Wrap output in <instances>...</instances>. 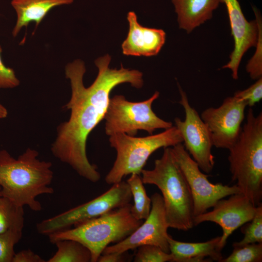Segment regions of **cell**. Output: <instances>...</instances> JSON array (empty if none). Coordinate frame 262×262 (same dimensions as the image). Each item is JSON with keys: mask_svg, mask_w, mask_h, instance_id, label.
Returning <instances> with one entry per match:
<instances>
[{"mask_svg": "<svg viewBox=\"0 0 262 262\" xmlns=\"http://www.w3.org/2000/svg\"><path fill=\"white\" fill-rule=\"evenodd\" d=\"M174 157L190 189L193 200L194 217L207 211L220 199L241 193L237 185L213 183L193 159L182 143L172 148Z\"/></svg>", "mask_w": 262, "mask_h": 262, "instance_id": "9", "label": "cell"}, {"mask_svg": "<svg viewBox=\"0 0 262 262\" xmlns=\"http://www.w3.org/2000/svg\"><path fill=\"white\" fill-rule=\"evenodd\" d=\"M181 133L176 126L162 132L143 137L125 133L110 136L109 142L117 155L113 167L105 177L107 184H113L133 173L140 175L150 156L162 147H174L182 143Z\"/></svg>", "mask_w": 262, "mask_h": 262, "instance_id": "6", "label": "cell"}, {"mask_svg": "<svg viewBox=\"0 0 262 262\" xmlns=\"http://www.w3.org/2000/svg\"><path fill=\"white\" fill-rule=\"evenodd\" d=\"M54 244L57 250L48 262H91L90 251L78 241L63 239Z\"/></svg>", "mask_w": 262, "mask_h": 262, "instance_id": "19", "label": "cell"}, {"mask_svg": "<svg viewBox=\"0 0 262 262\" xmlns=\"http://www.w3.org/2000/svg\"><path fill=\"white\" fill-rule=\"evenodd\" d=\"M159 95L156 91L150 98L140 102L129 101L122 95L110 98L104 118L106 134L111 136L121 132L134 136L138 130H144L152 134L157 129L172 127V122L160 118L152 109V104Z\"/></svg>", "mask_w": 262, "mask_h": 262, "instance_id": "7", "label": "cell"}, {"mask_svg": "<svg viewBox=\"0 0 262 262\" xmlns=\"http://www.w3.org/2000/svg\"><path fill=\"white\" fill-rule=\"evenodd\" d=\"M131 175L127 180L133 200L131 212L135 219L144 220L147 218L150 212L151 197L147 194L140 175L135 173Z\"/></svg>", "mask_w": 262, "mask_h": 262, "instance_id": "20", "label": "cell"}, {"mask_svg": "<svg viewBox=\"0 0 262 262\" xmlns=\"http://www.w3.org/2000/svg\"><path fill=\"white\" fill-rule=\"evenodd\" d=\"M220 236L208 241L200 243H188L174 239L169 234L168 242L172 262H200L215 261L220 262L223 258L221 251L218 249Z\"/></svg>", "mask_w": 262, "mask_h": 262, "instance_id": "16", "label": "cell"}, {"mask_svg": "<svg viewBox=\"0 0 262 262\" xmlns=\"http://www.w3.org/2000/svg\"><path fill=\"white\" fill-rule=\"evenodd\" d=\"M253 10L256 16V21L259 27V35L256 52L248 62L246 70L249 74L250 78L253 80H258L262 77V19L256 9L253 8Z\"/></svg>", "mask_w": 262, "mask_h": 262, "instance_id": "24", "label": "cell"}, {"mask_svg": "<svg viewBox=\"0 0 262 262\" xmlns=\"http://www.w3.org/2000/svg\"><path fill=\"white\" fill-rule=\"evenodd\" d=\"M2 49L0 45V88H14L19 85V80L16 77L14 70L6 67L1 58Z\"/></svg>", "mask_w": 262, "mask_h": 262, "instance_id": "28", "label": "cell"}, {"mask_svg": "<svg viewBox=\"0 0 262 262\" xmlns=\"http://www.w3.org/2000/svg\"><path fill=\"white\" fill-rule=\"evenodd\" d=\"M232 253L219 262H261L262 243L233 246Z\"/></svg>", "mask_w": 262, "mask_h": 262, "instance_id": "23", "label": "cell"}, {"mask_svg": "<svg viewBox=\"0 0 262 262\" xmlns=\"http://www.w3.org/2000/svg\"><path fill=\"white\" fill-rule=\"evenodd\" d=\"M7 109L0 103V119L5 118L7 116Z\"/></svg>", "mask_w": 262, "mask_h": 262, "instance_id": "31", "label": "cell"}, {"mask_svg": "<svg viewBox=\"0 0 262 262\" xmlns=\"http://www.w3.org/2000/svg\"><path fill=\"white\" fill-rule=\"evenodd\" d=\"M180 29L187 33L211 19L221 0H172Z\"/></svg>", "mask_w": 262, "mask_h": 262, "instance_id": "17", "label": "cell"}, {"mask_svg": "<svg viewBox=\"0 0 262 262\" xmlns=\"http://www.w3.org/2000/svg\"><path fill=\"white\" fill-rule=\"evenodd\" d=\"M246 103L235 97L226 98L218 107H209L200 115L210 132L213 146L229 148L242 129Z\"/></svg>", "mask_w": 262, "mask_h": 262, "instance_id": "11", "label": "cell"}, {"mask_svg": "<svg viewBox=\"0 0 262 262\" xmlns=\"http://www.w3.org/2000/svg\"><path fill=\"white\" fill-rule=\"evenodd\" d=\"M38 155L37 150L29 147L16 159L6 150H0V196L35 212L42 209L36 197L54 193L50 186L53 178L52 164L40 160Z\"/></svg>", "mask_w": 262, "mask_h": 262, "instance_id": "2", "label": "cell"}, {"mask_svg": "<svg viewBox=\"0 0 262 262\" xmlns=\"http://www.w3.org/2000/svg\"></svg>", "mask_w": 262, "mask_h": 262, "instance_id": "32", "label": "cell"}, {"mask_svg": "<svg viewBox=\"0 0 262 262\" xmlns=\"http://www.w3.org/2000/svg\"><path fill=\"white\" fill-rule=\"evenodd\" d=\"M127 252L102 254L98 258V262H123L128 261Z\"/></svg>", "mask_w": 262, "mask_h": 262, "instance_id": "30", "label": "cell"}, {"mask_svg": "<svg viewBox=\"0 0 262 262\" xmlns=\"http://www.w3.org/2000/svg\"><path fill=\"white\" fill-rule=\"evenodd\" d=\"M129 30L121 48L127 56L150 57L156 55L164 46L166 34L162 29L142 26L138 22L136 14L128 13Z\"/></svg>", "mask_w": 262, "mask_h": 262, "instance_id": "15", "label": "cell"}, {"mask_svg": "<svg viewBox=\"0 0 262 262\" xmlns=\"http://www.w3.org/2000/svg\"><path fill=\"white\" fill-rule=\"evenodd\" d=\"M22 230H9L0 233V262H12L15 246L20 240Z\"/></svg>", "mask_w": 262, "mask_h": 262, "instance_id": "26", "label": "cell"}, {"mask_svg": "<svg viewBox=\"0 0 262 262\" xmlns=\"http://www.w3.org/2000/svg\"><path fill=\"white\" fill-rule=\"evenodd\" d=\"M112 185L109 189L90 201L38 223L37 232L48 236L130 203L132 195L127 181L122 180Z\"/></svg>", "mask_w": 262, "mask_h": 262, "instance_id": "8", "label": "cell"}, {"mask_svg": "<svg viewBox=\"0 0 262 262\" xmlns=\"http://www.w3.org/2000/svg\"><path fill=\"white\" fill-rule=\"evenodd\" d=\"M241 231L244 234L243 239L234 243L233 246H241L251 243H262V205L256 207L253 218L242 226Z\"/></svg>", "mask_w": 262, "mask_h": 262, "instance_id": "22", "label": "cell"}, {"mask_svg": "<svg viewBox=\"0 0 262 262\" xmlns=\"http://www.w3.org/2000/svg\"><path fill=\"white\" fill-rule=\"evenodd\" d=\"M178 87L180 95L179 103L184 110L185 118L182 120L175 118V126L181 133L185 149L202 171L210 173L215 164L210 132L197 112L190 105L186 93L179 84Z\"/></svg>", "mask_w": 262, "mask_h": 262, "instance_id": "10", "label": "cell"}, {"mask_svg": "<svg viewBox=\"0 0 262 262\" xmlns=\"http://www.w3.org/2000/svg\"><path fill=\"white\" fill-rule=\"evenodd\" d=\"M74 0H12L11 5L16 15V21L12 31L16 37L23 27L32 22L37 27L52 8L72 3Z\"/></svg>", "mask_w": 262, "mask_h": 262, "instance_id": "18", "label": "cell"}, {"mask_svg": "<svg viewBox=\"0 0 262 262\" xmlns=\"http://www.w3.org/2000/svg\"><path fill=\"white\" fill-rule=\"evenodd\" d=\"M233 96L245 101L247 106H253L262 98V77L257 80L254 83L247 88L236 91Z\"/></svg>", "mask_w": 262, "mask_h": 262, "instance_id": "27", "label": "cell"}, {"mask_svg": "<svg viewBox=\"0 0 262 262\" xmlns=\"http://www.w3.org/2000/svg\"><path fill=\"white\" fill-rule=\"evenodd\" d=\"M170 253L164 251L160 247L151 245H146L138 247L135 254L134 262H172Z\"/></svg>", "mask_w": 262, "mask_h": 262, "instance_id": "25", "label": "cell"}, {"mask_svg": "<svg viewBox=\"0 0 262 262\" xmlns=\"http://www.w3.org/2000/svg\"><path fill=\"white\" fill-rule=\"evenodd\" d=\"M130 203L98 217L82 222L72 229L48 235L53 244L63 239L79 242L90 251L91 262H97L104 249L111 243H116L131 234L143 220L135 219L131 212Z\"/></svg>", "mask_w": 262, "mask_h": 262, "instance_id": "5", "label": "cell"}, {"mask_svg": "<svg viewBox=\"0 0 262 262\" xmlns=\"http://www.w3.org/2000/svg\"><path fill=\"white\" fill-rule=\"evenodd\" d=\"M44 259L31 249L21 250L15 253L12 262H46Z\"/></svg>", "mask_w": 262, "mask_h": 262, "instance_id": "29", "label": "cell"}, {"mask_svg": "<svg viewBox=\"0 0 262 262\" xmlns=\"http://www.w3.org/2000/svg\"><path fill=\"white\" fill-rule=\"evenodd\" d=\"M221 2L226 6L234 42L230 60L222 68L230 69L232 78L237 80L239 66L244 54L251 47L256 46L259 27L256 20L246 19L237 0H221Z\"/></svg>", "mask_w": 262, "mask_h": 262, "instance_id": "14", "label": "cell"}, {"mask_svg": "<svg viewBox=\"0 0 262 262\" xmlns=\"http://www.w3.org/2000/svg\"><path fill=\"white\" fill-rule=\"evenodd\" d=\"M109 54L95 61L98 75L88 87L83 84L86 71L84 62L76 60L66 65V77L70 81L71 95L64 107L70 111L69 119L60 123L51 146L54 157L70 165L80 176L92 182L101 178L97 167L86 155V141L90 132L104 119L112 90L120 84L129 83L136 88L144 83L143 74L135 69L110 68Z\"/></svg>", "mask_w": 262, "mask_h": 262, "instance_id": "1", "label": "cell"}, {"mask_svg": "<svg viewBox=\"0 0 262 262\" xmlns=\"http://www.w3.org/2000/svg\"><path fill=\"white\" fill-rule=\"evenodd\" d=\"M231 180L255 206L262 199V113L251 107L236 142L228 149Z\"/></svg>", "mask_w": 262, "mask_h": 262, "instance_id": "3", "label": "cell"}, {"mask_svg": "<svg viewBox=\"0 0 262 262\" xmlns=\"http://www.w3.org/2000/svg\"><path fill=\"white\" fill-rule=\"evenodd\" d=\"M144 184L156 186L162 193L169 228L187 231L194 226L192 193L173 153L165 147L151 170L143 169Z\"/></svg>", "mask_w": 262, "mask_h": 262, "instance_id": "4", "label": "cell"}, {"mask_svg": "<svg viewBox=\"0 0 262 262\" xmlns=\"http://www.w3.org/2000/svg\"><path fill=\"white\" fill-rule=\"evenodd\" d=\"M151 199L150 212L145 221L123 240L107 246L102 254L123 253L146 245L157 246L164 251L170 253L167 233L169 227L162 196L155 193Z\"/></svg>", "mask_w": 262, "mask_h": 262, "instance_id": "12", "label": "cell"}, {"mask_svg": "<svg viewBox=\"0 0 262 262\" xmlns=\"http://www.w3.org/2000/svg\"><path fill=\"white\" fill-rule=\"evenodd\" d=\"M228 199L219 200L213 209L196 215L194 218V225L197 226L204 222H212L219 225L223 234L217 247L219 251L226 245L227 240L232 233L239 227L250 221L254 217L256 207L242 193L229 196Z\"/></svg>", "mask_w": 262, "mask_h": 262, "instance_id": "13", "label": "cell"}, {"mask_svg": "<svg viewBox=\"0 0 262 262\" xmlns=\"http://www.w3.org/2000/svg\"><path fill=\"white\" fill-rule=\"evenodd\" d=\"M23 207L16 205L8 198L0 196V233L9 230H23Z\"/></svg>", "mask_w": 262, "mask_h": 262, "instance_id": "21", "label": "cell"}]
</instances>
